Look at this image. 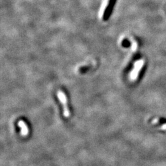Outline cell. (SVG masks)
I'll use <instances>...</instances> for the list:
<instances>
[{
	"instance_id": "obj_2",
	"label": "cell",
	"mask_w": 166,
	"mask_h": 166,
	"mask_svg": "<svg viewBox=\"0 0 166 166\" xmlns=\"http://www.w3.org/2000/svg\"><path fill=\"white\" fill-rule=\"evenodd\" d=\"M144 64L145 61L143 59L139 60L135 62L133 68L130 74V78L132 81H135L137 79L141 68L144 65Z\"/></svg>"
},
{
	"instance_id": "obj_3",
	"label": "cell",
	"mask_w": 166,
	"mask_h": 166,
	"mask_svg": "<svg viewBox=\"0 0 166 166\" xmlns=\"http://www.w3.org/2000/svg\"><path fill=\"white\" fill-rule=\"evenodd\" d=\"M18 126L21 128L20 133H21L22 136L26 137V136L28 135L29 131L28 126H27V124L25 123V121H24L23 120H20L18 122Z\"/></svg>"
},
{
	"instance_id": "obj_1",
	"label": "cell",
	"mask_w": 166,
	"mask_h": 166,
	"mask_svg": "<svg viewBox=\"0 0 166 166\" xmlns=\"http://www.w3.org/2000/svg\"><path fill=\"white\" fill-rule=\"evenodd\" d=\"M57 97L61 102L62 106H63V111H64V116L65 118H69L70 116V111L67 105V99L65 93L62 91H58L57 93Z\"/></svg>"
},
{
	"instance_id": "obj_4",
	"label": "cell",
	"mask_w": 166,
	"mask_h": 166,
	"mask_svg": "<svg viewBox=\"0 0 166 166\" xmlns=\"http://www.w3.org/2000/svg\"><path fill=\"white\" fill-rule=\"evenodd\" d=\"M108 3H109V0H103V2L101 4V6L100 9L99 14L100 18H101L103 17V14L105 12V11L106 9V8L107 7Z\"/></svg>"
}]
</instances>
